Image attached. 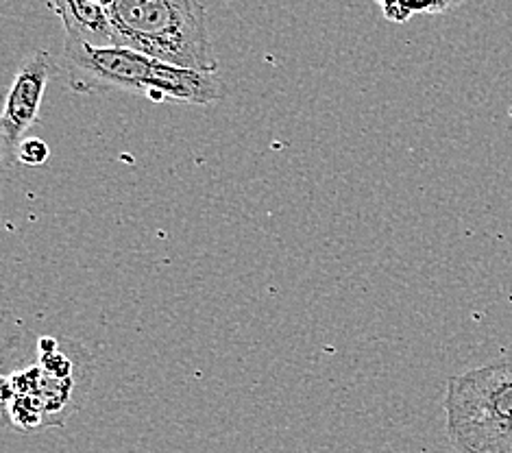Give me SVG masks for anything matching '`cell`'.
I'll list each match as a JSON object with an SVG mask.
<instances>
[{
  "mask_svg": "<svg viewBox=\"0 0 512 453\" xmlns=\"http://www.w3.org/2000/svg\"><path fill=\"white\" fill-rule=\"evenodd\" d=\"M109 20L118 46L184 68H218L201 0H116Z\"/></svg>",
  "mask_w": 512,
  "mask_h": 453,
  "instance_id": "1",
  "label": "cell"
},
{
  "mask_svg": "<svg viewBox=\"0 0 512 453\" xmlns=\"http://www.w3.org/2000/svg\"><path fill=\"white\" fill-rule=\"evenodd\" d=\"M451 447L512 416V360L449 377L443 401Z\"/></svg>",
  "mask_w": 512,
  "mask_h": 453,
  "instance_id": "2",
  "label": "cell"
},
{
  "mask_svg": "<svg viewBox=\"0 0 512 453\" xmlns=\"http://www.w3.org/2000/svg\"><path fill=\"white\" fill-rule=\"evenodd\" d=\"M64 59L75 92L146 94L155 59L127 46H99L64 35Z\"/></svg>",
  "mask_w": 512,
  "mask_h": 453,
  "instance_id": "3",
  "label": "cell"
},
{
  "mask_svg": "<svg viewBox=\"0 0 512 453\" xmlns=\"http://www.w3.org/2000/svg\"><path fill=\"white\" fill-rule=\"evenodd\" d=\"M55 72L57 61L46 51L31 53L16 70L0 118V159L5 170L18 162V146L24 133L40 120V105Z\"/></svg>",
  "mask_w": 512,
  "mask_h": 453,
  "instance_id": "4",
  "label": "cell"
},
{
  "mask_svg": "<svg viewBox=\"0 0 512 453\" xmlns=\"http://www.w3.org/2000/svg\"><path fill=\"white\" fill-rule=\"evenodd\" d=\"M146 99L153 103L177 101L188 105H212L225 99V88L216 72L184 68L155 59V68L146 90Z\"/></svg>",
  "mask_w": 512,
  "mask_h": 453,
  "instance_id": "5",
  "label": "cell"
},
{
  "mask_svg": "<svg viewBox=\"0 0 512 453\" xmlns=\"http://www.w3.org/2000/svg\"><path fill=\"white\" fill-rule=\"evenodd\" d=\"M51 9L62 20L66 35L99 46H118L109 11L94 0H51Z\"/></svg>",
  "mask_w": 512,
  "mask_h": 453,
  "instance_id": "6",
  "label": "cell"
},
{
  "mask_svg": "<svg viewBox=\"0 0 512 453\" xmlns=\"http://www.w3.org/2000/svg\"><path fill=\"white\" fill-rule=\"evenodd\" d=\"M458 453H512V416L456 447Z\"/></svg>",
  "mask_w": 512,
  "mask_h": 453,
  "instance_id": "7",
  "label": "cell"
},
{
  "mask_svg": "<svg viewBox=\"0 0 512 453\" xmlns=\"http://www.w3.org/2000/svg\"><path fill=\"white\" fill-rule=\"evenodd\" d=\"M388 20L406 22L412 14H438V0H377Z\"/></svg>",
  "mask_w": 512,
  "mask_h": 453,
  "instance_id": "8",
  "label": "cell"
},
{
  "mask_svg": "<svg viewBox=\"0 0 512 453\" xmlns=\"http://www.w3.org/2000/svg\"><path fill=\"white\" fill-rule=\"evenodd\" d=\"M51 157V149L42 138H24L18 146V162L24 166H44Z\"/></svg>",
  "mask_w": 512,
  "mask_h": 453,
  "instance_id": "9",
  "label": "cell"
}]
</instances>
